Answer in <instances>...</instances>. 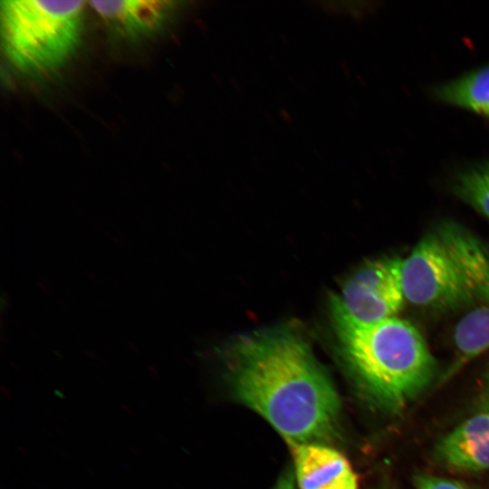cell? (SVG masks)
Segmentation results:
<instances>
[{
	"instance_id": "obj_1",
	"label": "cell",
	"mask_w": 489,
	"mask_h": 489,
	"mask_svg": "<svg viewBox=\"0 0 489 489\" xmlns=\"http://www.w3.org/2000/svg\"><path fill=\"white\" fill-rule=\"evenodd\" d=\"M227 379L234 398L290 446L325 444L335 436L340 397L295 331L275 328L238 340L228 354Z\"/></svg>"
},
{
	"instance_id": "obj_2",
	"label": "cell",
	"mask_w": 489,
	"mask_h": 489,
	"mask_svg": "<svg viewBox=\"0 0 489 489\" xmlns=\"http://www.w3.org/2000/svg\"><path fill=\"white\" fill-rule=\"evenodd\" d=\"M334 324L345 362L378 406L398 412L432 382L436 360L409 321L395 316L371 323Z\"/></svg>"
},
{
	"instance_id": "obj_3",
	"label": "cell",
	"mask_w": 489,
	"mask_h": 489,
	"mask_svg": "<svg viewBox=\"0 0 489 489\" xmlns=\"http://www.w3.org/2000/svg\"><path fill=\"white\" fill-rule=\"evenodd\" d=\"M406 301L427 308L489 304V250L462 225L445 221L403 259Z\"/></svg>"
},
{
	"instance_id": "obj_4",
	"label": "cell",
	"mask_w": 489,
	"mask_h": 489,
	"mask_svg": "<svg viewBox=\"0 0 489 489\" xmlns=\"http://www.w3.org/2000/svg\"><path fill=\"white\" fill-rule=\"evenodd\" d=\"M84 5V1H2V45L9 62L34 77L61 70L80 45Z\"/></svg>"
},
{
	"instance_id": "obj_5",
	"label": "cell",
	"mask_w": 489,
	"mask_h": 489,
	"mask_svg": "<svg viewBox=\"0 0 489 489\" xmlns=\"http://www.w3.org/2000/svg\"><path fill=\"white\" fill-rule=\"evenodd\" d=\"M402 263L398 255L383 256L355 271L331 298L333 320L371 323L395 317L406 301Z\"/></svg>"
},
{
	"instance_id": "obj_6",
	"label": "cell",
	"mask_w": 489,
	"mask_h": 489,
	"mask_svg": "<svg viewBox=\"0 0 489 489\" xmlns=\"http://www.w3.org/2000/svg\"><path fill=\"white\" fill-rule=\"evenodd\" d=\"M177 2L174 1H91L109 31L117 37L139 40L157 34L170 22Z\"/></svg>"
},
{
	"instance_id": "obj_7",
	"label": "cell",
	"mask_w": 489,
	"mask_h": 489,
	"mask_svg": "<svg viewBox=\"0 0 489 489\" xmlns=\"http://www.w3.org/2000/svg\"><path fill=\"white\" fill-rule=\"evenodd\" d=\"M291 446L300 489H358L357 477L339 451L326 444Z\"/></svg>"
},
{
	"instance_id": "obj_8",
	"label": "cell",
	"mask_w": 489,
	"mask_h": 489,
	"mask_svg": "<svg viewBox=\"0 0 489 489\" xmlns=\"http://www.w3.org/2000/svg\"><path fill=\"white\" fill-rule=\"evenodd\" d=\"M437 454L449 467L464 472L489 468V410L470 417L442 438Z\"/></svg>"
},
{
	"instance_id": "obj_9",
	"label": "cell",
	"mask_w": 489,
	"mask_h": 489,
	"mask_svg": "<svg viewBox=\"0 0 489 489\" xmlns=\"http://www.w3.org/2000/svg\"><path fill=\"white\" fill-rule=\"evenodd\" d=\"M436 100L489 120V63L433 88Z\"/></svg>"
},
{
	"instance_id": "obj_10",
	"label": "cell",
	"mask_w": 489,
	"mask_h": 489,
	"mask_svg": "<svg viewBox=\"0 0 489 489\" xmlns=\"http://www.w3.org/2000/svg\"><path fill=\"white\" fill-rule=\"evenodd\" d=\"M454 343L455 359L450 368L452 372L489 350V304L472 310L458 321Z\"/></svg>"
},
{
	"instance_id": "obj_11",
	"label": "cell",
	"mask_w": 489,
	"mask_h": 489,
	"mask_svg": "<svg viewBox=\"0 0 489 489\" xmlns=\"http://www.w3.org/2000/svg\"><path fill=\"white\" fill-rule=\"evenodd\" d=\"M451 189L455 197L489 220V161L458 172Z\"/></svg>"
},
{
	"instance_id": "obj_12",
	"label": "cell",
	"mask_w": 489,
	"mask_h": 489,
	"mask_svg": "<svg viewBox=\"0 0 489 489\" xmlns=\"http://www.w3.org/2000/svg\"><path fill=\"white\" fill-rule=\"evenodd\" d=\"M415 485L417 489H470L460 482L429 475H418Z\"/></svg>"
},
{
	"instance_id": "obj_13",
	"label": "cell",
	"mask_w": 489,
	"mask_h": 489,
	"mask_svg": "<svg viewBox=\"0 0 489 489\" xmlns=\"http://www.w3.org/2000/svg\"><path fill=\"white\" fill-rule=\"evenodd\" d=\"M295 481L293 471L287 469L278 478L273 489H296Z\"/></svg>"
},
{
	"instance_id": "obj_14",
	"label": "cell",
	"mask_w": 489,
	"mask_h": 489,
	"mask_svg": "<svg viewBox=\"0 0 489 489\" xmlns=\"http://www.w3.org/2000/svg\"><path fill=\"white\" fill-rule=\"evenodd\" d=\"M483 408L484 410H489V371H488L487 384H486L484 395L483 398Z\"/></svg>"
}]
</instances>
